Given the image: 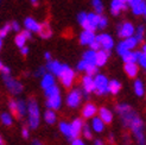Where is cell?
<instances>
[{
    "label": "cell",
    "mask_w": 146,
    "mask_h": 145,
    "mask_svg": "<svg viewBox=\"0 0 146 145\" xmlns=\"http://www.w3.org/2000/svg\"><path fill=\"white\" fill-rule=\"evenodd\" d=\"M116 111L121 115L123 124L132 128V131L135 134L139 145H145V137H144V132H143L144 125H143L141 119L138 117V114L135 112H133L132 108L128 105H119L116 107Z\"/></svg>",
    "instance_id": "obj_1"
},
{
    "label": "cell",
    "mask_w": 146,
    "mask_h": 145,
    "mask_svg": "<svg viewBox=\"0 0 146 145\" xmlns=\"http://www.w3.org/2000/svg\"><path fill=\"white\" fill-rule=\"evenodd\" d=\"M27 111H29V125L32 128H36L39 124V108L37 102L31 99L29 101V105L26 106Z\"/></svg>",
    "instance_id": "obj_2"
},
{
    "label": "cell",
    "mask_w": 146,
    "mask_h": 145,
    "mask_svg": "<svg viewBox=\"0 0 146 145\" xmlns=\"http://www.w3.org/2000/svg\"><path fill=\"white\" fill-rule=\"evenodd\" d=\"M61 77L62 80V83L64 87H67V88H69V87L72 84V81H74V77H75V74L74 71H72L68 66H64L62 67V70L60 72V75H58Z\"/></svg>",
    "instance_id": "obj_3"
},
{
    "label": "cell",
    "mask_w": 146,
    "mask_h": 145,
    "mask_svg": "<svg viewBox=\"0 0 146 145\" xmlns=\"http://www.w3.org/2000/svg\"><path fill=\"white\" fill-rule=\"evenodd\" d=\"M99 20H100V16L95 13H89L87 14V19L86 21L82 24V27L84 30H88V31H95L98 26H99Z\"/></svg>",
    "instance_id": "obj_4"
},
{
    "label": "cell",
    "mask_w": 146,
    "mask_h": 145,
    "mask_svg": "<svg viewBox=\"0 0 146 145\" xmlns=\"http://www.w3.org/2000/svg\"><path fill=\"white\" fill-rule=\"evenodd\" d=\"M94 84H95V90L99 95L106 94L108 92V80L105 75H98L94 78Z\"/></svg>",
    "instance_id": "obj_5"
},
{
    "label": "cell",
    "mask_w": 146,
    "mask_h": 145,
    "mask_svg": "<svg viewBox=\"0 0 146 145\" xmlns=\"http://www.w3.org/2000/svg\"><path fill=\"white\" fill-rule=\"evenodd\" d=\"M4 81H5V84L6 87L9 88L10 92H12L13 94H19L23 89V86H21L17 80L12 78L10 75H4Z\"/></svg>",
    "instance_id": "obj_6"
},
{
    "label": "cell",
    "mask_w": 146,
    "mask_h": 145,
    "mask_svg": "<svg viewBox=\"0 0 146 145\" xmlns=\"http://www.w3.org/2000/svg\"><path fill=\"white\" fill-rule=\"evenodd\" d=\"M95 41L99 42L100 47H102L105 50H107V51H109V50H111L113 48V45H114L113 38L109 35H100V36H96Z\"/></svg>",
    "instance_id": "obj_7"
},
{
    "label": "cell",
    "mask_w": 146,
    "mask_h": 145,
    "mask_svg": "<svg viewBox=\"0 0 146 145\" xmlns=\"http://www.w3.org/2000/svg\"><path fill=\"white\" fill-rule=\"evenodd\" d=\"M82 120L80 119H75L74 121L70 124V139H75V138H78L80 133L82 131Z\"/></svg>",
    "instance_id": "obj_8"
},
{
    "label": "cell",
    "mask_w": 146,
    "mask_h": 145,
    "mask_svg": "<svg viewBox=\"0 0 146 145\" xmlns=\"http://www.w3.org/2000/svg\"><path fill=\"white\" fill-rule=\"evenodd\" d=\"M81 99H82L81 93L78 90H72L67 98V105L69 107H72V108L77 107L80 105V102H81Z\"/></svg>",
    "instance_id": "obj_9"
},
{
    "label": "cell",
    "mask_w": 146,
    "mask_h": 145,
    "mask_svg": "<svg viewBox=\"0 0 146 145\" xmlns=\"http://www.w3.org/2000/svg\"><path fill=\"white\" fill-rule=\"evenodd\" d=\"M119 36L122 38H128L132 37L134 33V27L131 23H123L120 27H119Z\"/></svg>",
    "instance_id": "obj_10"
},
{
    "label": "cell",
    "mask_w": 146,
    "mask_h": 145,
    "mask_svg": "<svg viewBox=\"0 0 146 145\" xmlns=\"http://www.w3.org/2000/svg\"><path fill=\"white\" fill-rule=\"evenodd\" d=\"M94 41H95V35H94L93 31L84 30L80 36V42L83 45H90V43H93Z\"/></svg>",
    "instance_id": "obj_11"
},
{
    "label": "cell",
    "mask_w": 146,
    "mask_h": 145,
    "mask_svg": "<svg viewBox=\"0 0 146 145\" xmlns=\"http://www.w3.org/2000/svg\"><path fill=\"white\" fill-rule=\"evenodd\" d=\"M108 56H109V51L107 50H101V51L96 53L95 56V63H96V67H101V66H105L107 60H108Z\"/></svg>",
    "instance_id": "obj_12"
},
{
    "label": "cell",
    "mask_w": 146,
    "mask_h": 145,
    "mask_svg": "<svg viewBox=\"0 0 146 145\" xmlns=\"http://www.w3.org/2000/svg\"><path fill=\"white\" fill-rule=\"evenodd\" d=\"M25 27L27 31H32V32H39L40 30V24L37 23L35 19L32 18H26L25 19Z\"/></svg>",
    "instance_id": "obj_13"
},
{
    "label": "cell",
    "mask_w": 146,
    "mask_h": 145,
    "mask_svg": "<svg viewBox=\"0 0 146 145\" xmlns=\"http://www.w3.org/2000/svg\"><path fill=\"white\" fill-rule=\"evenodd\" d=\"M99 114H100V119L105 122V124H111L112 122V120H113V114H112V112L109 111V110H107L106 107H102L101 110H100V112H99Z\"/></svg>",
    "instance_id": "obj_14"
},
{
    "label": "cell",
    "mask_w": 146,
    "mask_h": 145,
    "mask_svg": "<svg viewBox=\"0 0 146 145\" xmlns=\"http://www.w3.org/2000/svg\"><path fill=\"white\" fill-rule=\"evenodd\" d=\"M98 112V108L96 106L94 105V104H87L84 107H83V111H82V114H83V117L84 118H92L94 117V115L96 114Z\"/></svg>",
    "instance_id": "obj_15"
},
{
    "label": "cell",
    "mask_w": 146,
    "mask_h": 145,
    "mask_svg": "<svg viewBox=\"0 0 146 145\" xmlns=\"http://www.w3.org/2000/svg\"><path fill=\"white\" fill-rule=\"evenodd\" d=\"M83 88L86 93H90L95 89V84H94V78L90 75H87L83 77Z\"/></svg>",
    "instance_id": "obj_16"
},
{
    "label": "cell",
    "mask_w": 146,
    "mask_h": 145,
    "mask_svg": "<svg viewBox=\"0 0 146 145\" xmlns=\"http://www.w3.org/2000/svg\"><path fill=\"white\" fill-rule=\"evenodd\" d=\"M62 67H63V64H61L60 62H57V61H50V62H48V66H46L48 70H50L52 74H55L57 76L60 75V72L62 70Z\"/></svg>",
    "instance_id": "obj_17"
},
{
    "label": "cell",
    "mask_w": 146,
    "mask_h": 145,
    "mask_svg": "<svg viewBox=\"0 0 146 145\" xmlns=\"http://www.w3.org/2000/svg\"><path fill=\"white\" fill-rule=\"evenodd\" d=\"M61 96L57 95V96H52V98H49L46 101V106L48 108H51V110H58L61 107Z\"/></svg>",
    "instance_id": "obj_18"
},
{
    "label": "cell",
    "mask_w": 146,
    "mask_h": 145,
    "mask_svg": "<svg viewBox=\"0 0 146 145\" xmlns=\"http://www.w3.org/2000/svg\"><path fill=\"white\" fill-rule=\"evenodd\" d=\"M111 9H112L111 10L112 13L114 14V16H116V14L120 13V11L126 10V4H123L122 1H120V0H113Z\"/></svg>",
    "instance_id": "obj_19"
},
{
    "label": "cell",
    "mask_w": 146,
    "mask_h": 145,
    "mask_svg": "<svg viewBox=\"0 0 146 145\" xmlns=\"http://www.w3.org/2000/svg\"><path fill=\"white\" fill-rule=\"evenodd\" d=\"M138 70H139V68H138L135 63H125V71L129 77L132 78L135 77L138 74Z\"/></svg>",
    "instance_id": "obj_20"
},
{
    "label": "cell",
    "mask_w": 146,
    "mask_h": 145,
    "mask_svg": "<svg viewBox=\"0 0 146 145\" xmlns=\"http://www.w3.org/2000/svg\"><path fill=\"white\" fill-rule=\"evenodd\" d=\"M95 56L96 53L94 50H89V51H86L83 55V61L86 62V64H90V66H96L95 63Z\"/></svg>",
    "instance_id": "obj_21"
},
{
    "label": "cell",
    "mask_w": 146,
    "mask_h": 145,
    "mask_svg": "<svg viewBox=\"0 0 146 145\" xmlns=\"http://www.w3.org/2000/svg\"><path fill=\"white\" fill-rule=\"evenodd\" d=\"M55 86V80H54V76L51 74H44L43 75V78H42V87L44 89H48L50 87Z\"/></svg>",
    "instance_id": "obj_22"
},
{
    "label": "cell",
    "mask_w": 146,
    "mask_h": 145,
    "mask_svg": "<svg viewBox=\"0 0 146 145\" xmlns=\"http://www.w3.org/2000/svg\"><path fill=\"white\" fill-rule=\"evenodd\" d=\"M138 56H139V53H133L129 50L122 55V59L125 63H135L138 61Z\"/></svg>",
    "instance_id": "obj_23"
},
{
    "label": "cell",
    "mask_w": 146,
    "mask_h": 145,
    "mask_svg": "<svg viewBox=\"0 0 146 145\" xmlns=\"http://www.w3.org/2000/svg\"><path fill=\"white\" fill-rule=\"evenodd\" d=\"M121 44L123 45V48H125L126 50L129 51V50H132V49H134L137 47L138 42H137V39L134 37H128V38H125L123 42H121Z\"/></svg>",
    "instance_id": "obj_24"
},
{
    "label": "cell",
    "mask_w": 146,
    "mask_h": 145,
    "mask_svg": "<svg viewBox=\"0 0 146 145\" xmlns=\"http://www.w3.org/2000/svg\"><path fill=\"white\" fill-rule=\"evenodd\" d=\"M92 126H93V130L95 132H102L104 128H105V122L102 121L100 118H94L93 122H92Z\"/></svg>",
    "instance_id": "obj_25"
},
{
    "label": "cell",
    "mask_w": 146,
    "mask_h": 145,
    "mask_svg": "<svg viewBox=\"0 0 146 145\" xmlns=\"http://www.w3.org/2000/svg\"><path fill=\"white\" fill-rule=\"evenodd\" d=\"M120 89H121V84H120L119 81H116V80H112L111 82H108V92H111L112 94L119 93Z\"/></svg>",
    "instance_id": "obj_26"
},
{
    "label": "cell",
    "mask_w": 146,
    "mask_h": 145,
    "mask_svg": "<svg viewBox=\"0 0 146 145\" xmlns=\"http://www.w3.org/2000/svg\"><path fill=\"white\" fill-rule=\"evenodd\" d=\"M39 35L42 36L43 38H49L50 36H51V30H50V27H49V25H48L46 23H44V24L40 25Z\"/></svg>",
    "instance_id": "obj_27"
},
{
    "label": "cell",
    "mask_w": 146,
    "mask_h": 145,
    "mask_svg": "<svg viewBox=\"0 0 146 145\" xmlns=\"http://www.w3.org/2000/svg\"><path fill=\"white\" fill-rule=\"evenodd\" d=\"M60 130L68 139H70V124H68V122H65V121H62L60 124Z\"/></svg>",
    "instance_id": "obj_28"
},
{
    "label": "cell",
    "mask_w": 146,
    "mask_h": 145,
    "mask_svg": "<svg viewBox=\"0 0 146 145\" xmlns=\"http://www.w3.org/2000/svg\"><path fill=\"white\" fill-rule=\"evenodd\" d=\"M134 90H135V94L138 96H143L144 95V84L140 80H137L134 82Z\"/></svg>",
    "instance_id": "obj_29"
},
{
    "label": "cell",
    "mask_w": 146,
    "mask_h": 145,
    "mask_svg": "<svg viewBox=\"0 0 146 145\" xmlns=\"http://www.w3.org/2000/svg\"><path fill=\"white\" fill-rule=\"evenodd\" d=\"M44 118H45V121L48 122V124H54V122L56 121V114L52 110H48L44 114Z\"/></svg>",
    "instance_id": "obj_30"
},
{
    "label": "cell",
    "mask_w": 146,
    "mask_h": 145,
    "mask_svg": "<svg viewBox=\"0 0 146 145\" xmlns=\"http://www.w3.org/2000/svg\"><path fill=\"white\" fill-rule=\"evenodd\" d=\"M45 95L49 98H52V96H57V95H60V89H58V87L56 86H52V87H50V88L45 89Z\"/></svg>",
    "instance_id": "obj_31"
},
{
    "label": "cell",
    "mask_w": 146,
    "mask_h": 145,
    "mask_svg": "<svg viewBox=\"0 0 146 145\" xmlns=\"http://www.w3.org/2000/svg\"><path fill=\"white\" fill-rule=\"evenodd\" d=\"M26 37L24 36V33L21 32V33H19L17 37H16V44L19 47V48H23L24 45H25V42H26Z\"/></svg>",
    "instance_id": "obj_32"
},
{
    "label": "cell",
    "mask_w": 146,
    "mask_h": 145,
    "mask_svg": "<svg viewBox=\"0 0 146 145\" xmlns=\"http://www.w3.org/2000/svg\"><path fill=\"white\" fill-rule=\"evenodd\" d=\"M132 10H133L134 14H145V12H146V10H145V1L143 0L139 5H138L137 7H134V9H132Z\"/></svg>",
    "instance_id": "obj_33"
},
{
    "label": "cell",
    "mask_w": 146,
    "mask_h": 145,
    "mask_svg": "<svg viewBox=\"0 0 146 145\" xmlns=\"http://www.w3.org/2000/svg\"><path fill=\"white\" fill-rule=\"evenodd\" d=\"M26 112V105L24 101H18L17 102V114H20V115H24Z\"/></svg>",
    "instance_id": "obj_34"
},
{
    "label": "cell",
    "mask_w": 146,
    "mask_h": 145,
    "mask_svg": "<svg viewBox=\"0 0 146 145\" xmlns=\"http://www.w3.org/2000/svg\"><path fill=\"white\" fill-rule=\"evenodd\" d=\"M93 6H94V9H95L96 14L102 13V10H104V6H102V3L100 1V0H93Z\"/></svg>",
    "instance_id": "obj_35"
},
{
    "label": "cell",
    "mask_w": 146,
    "mask_h": 145,
    "mask_svg": "<svg viewBox=\"0 0 146 145\" xmlns=\"http://www.w3.org/2000/svg\"><path fill=\"white\" fill-rule=\"evenodd\" d=\"M1 121H3L4 125L10 126L12 124V117H11L10 114H7V113H3L1 114Z\"/></svg>",
    "instance_id": "obj_36"
},
{
    "label": "cell",
    "mask_w": 146,
    "mask_h": 145,
    "mask_svg": "<svg viewBox=\"0 0 146 145\" xmlns=\"http://www.w3.org/2000/svg\"><path fill=\"white\" fill-rule=\"evenodd\" d=\"M137 42H141L143 38H144V27L143 26H139L138 27V30H137V33H135V37Z\"/></svg>",
    "instance_id": "obj_37"
},
{
    "label": "cell",
    "mask_w": 146,
    "mask_h": 145,
    "mask_svg": "<svg viewBox=\"0 0 146 145\" xmlns=\"http://www.w3.org/2000/svg\"><path fill=\"white\" fill-rule=\"evenodd\" d=\"M88 75H93V74H95V72L98 71V67L96 66H90V64H87L86 66V70H84Z\"/></svg>",
    "instance_id": "obj_38"
},
{
    "label": "cell",
    "mask_w": 146,
    "mask_h": 145,
    "mask_svg": "<svg viewBox=\"0 0 146 145\" xmlns=\"http://www.w3.org/2000/svg\"><path fill=\"white\" fill-rule=\"evenodd\" d=\"M138 62L140 63V66L143 68L146 67V54L143 51V53H139V56H138Z\"/></svg>",
    "instance_id": "obj_39"
},
{
    "label": "cell",
    "mask_w": 146,
    "mask_h": 145,
    "mask_svg": "<svg viewBox=\"0 0 146 145\" xmlns=\"http://www.w3.org/2000/svg\"><path fill=\"white\" fill-rule=\"evenodd\" d=\"M82 131H83V134L87 139H92V131L88 125H83L82 126Z\"/></svg>",
    "instance_id": "obj_40"
},
{
    "label": "cell",
    "mask_w": 146,
    "mask_h": 145,
    "mask_svg": "<svg viewBox=\"0 0 146 145\" xmlns=\"http://www.w3.org/2000/svg\"><path fill=\"white\" fill-rule=\"evenodd\" d=\"M11 30V25L10 24H6L1 30H0V38H3V37H5V36L7 35V32H9Z\"/></svg>",
    "instance_id": "obj_41"
},
{
    "label": "cell",
    "mask_w": 146,
    "mask_h": 145,
    "mask_svg": "<svg viewBox=\"0 0 146 145\" xmlns=\"http://www.w3.org/2000/svg\"><path fill=\"white\" fill-rule=\"evenodd\" d=\"M107 26V18L106 17H100V20H99V26L100 29H105Z\"/></svg>",
    "instance_id": "obj_42"
},
{
    "label": "cell",
    "mask_w": 146,
    "mask_h": 145,
    "mask_svg": "<svg viewBox=\"0 0 146 145\" xmlns=\"http://www.w3.org/2000/svg\"><path fill=\"white\" fill-rule=\"evenodd\" d=\"M86 19H87V14L84 13V12H81V13H80L78 14V17H77V20H78V23L80 24H83L84 23V21H86Z\"/></svg>",
    "instance_id": "obj_43"
},
{
    "label": "cell",
    "mask_w": 146,
    "mask_h": 145,
    "mask_svg": "<svg viewBox=\"0 0 146 145\" xmlns=\"http://www.w3.org/2000/svg\"><path fill=\"white\" fill-rule=\"evenodd\" d=\"M141 1H143V0H129L128 4H129V6L132 7V9H134V7H137Z\"/></svg>",
    "instance_id": "obj_44"
},
{
    "label": "cell",
    "mask_w": 146,
    "mask_h": 145,
    "mask_svg": "<svg viewBox=\"0 0 146 145\" xmlns=\"http://www.w3.org/2000/svg\"><path fill=\"white\" fill-rule=\"evenodd\" d=\"M10 108H11V111L14 114H17V102H16V101H11V102H10Z\"/></svg>",
    "instance_id": "obj_45"
},
{
    "label": "cell",
    "mask_w": 146,
    "mask_h": 145,
    "mask_svg": "<svg viewBox=\"0 0 146 145\" xmlns=\"http://www.w3.org/2000/svg\"><path fill=\"white\" fill-rule=\"evenodd\" d=\"M86 66H87L86 62L82 60V61H80V62H78V64H77V69H78V70H81V71H83V70H86Z\"/></svg>",
    "instance_id": "obj_46"
},
{
    "label": "cell",
    "mask_w": 146,
    "mask_h": 145,
    "mask_svg": "<svg viewBox=\"0 0 146 145\" xmlns=\"http://www.w3.org/2000/svg\"><path fill=\"white\" fill-rule=\"evenodd\" d=\"M90 48H92V50H94V51H98V50H99V48H100L99 42L94 41L93 43H90Z\"/></svg>",
    "instance_id": "obj_47"
},
{
    "label": "cell",
    "mask_w": 146,
    "mask_h": 145,
    "mask_svg": "<svg viewBox=\"0 0 146 145\" xmlns=\"http://www.w3.org/2000/svg\"><path fill=\"white\" fill-rule=\"evenodd\" d=\"M71 145H86V144L83 143V140H82V139H80V138H75V139H72Z\"/></svg>",
    "instance_id": "obj_48"
},
{
    "label": "cell",
    "mask_w": 146,
    "mask_h": 145,
    "mask_svg": "<svg viewBox=\"0 0 146 145\" xmlns=\"http://www.w3.org/2000/svg\"><path fill=\"white\" fill-rule=\"evenodd\" d=\"M45 74V71H44V68H39L37 71H36V76H43Z\"/></svg>",
    "instance_id": "obj_49"
},
{
    "label": "cell",
    "mask_w": 146,
    "mask_h": 145,
    "mask_svg": "<svg viewBox=\"0 0 146 145\" xmlns=\"http://www.w3.org/2000/svg\"><path fill=\"white\" fill-rule=\"evenodd\" d=\"M11 27L13 29L14 31H19V24L17 23V21H13L12 25H11Z\"/></svg>",
    "instance_id": "obj_50"
},
{
    "label": "cell",
    "mask_w": 146,
    "mask_h": 145,
    "mask_svg": "<svg viewBox=\"0 0 146 145\" xmlns=\"http://www.w3.org/2000/svg\"><path fill=\"white\" fill-rule=\"evenodd\" d=\"M21 134H23L24 138H27V137H29V131H27V128H23V131H21Z\"/></svg>",
    "instance_id": "obj_51"
},
{
    "label": "cell",
    "mask_w": 146,
    "mask_h": 145,
    "mask_svg": "<svg viewBox=\"0 0 146 145\" xmlns=\"http://www.w3.org/2000/svg\"><path fill=\"white\" fill-rule=\"evenodd\" d=\"M20 49H21V54H23V55H27L29 54V48L23 47V48H20Z\"/></svg>",
    "instance_id": "obj_52"
},
{
    "label": "cell",
    "mask_w": 146,
    "mask_h": 145,
    "mask_svg": "<svg viewBox=\"0 0 146 145\" xmlns=\"http://www.w3.org/2000/svg\"><path fill=\"white\" fill-rule=\"evenodd\" d=\"M23 33H24V36H25L26 38H30V37H31V32H30V31H27V30H26V31H24Z\"/></svg>",
    "instance_id": "obj_53"
},
{
    "label": "cell",
    "mask_w": 146,
    "mask_h": 145,
    "mask_svg": "<svg viewBox=\"0 0 146 145\" xmlns=\"http://www.w3.org/2000/svg\"><path fill=\"white\" fill-rule=\"evenodd\" d=\"M44 57H45V59H46V60H50V59H51V55H50L49 53H46V54L44 55Z\"/></svg>",
    "instance_id": "obj_54"
},
{
    "label": "cell",
    "mask_w": 146,
    "mask_h": 145,
    "mask_svg": "<svg viewBox=\"0 0 146 145\" xmlns=\"http://www.w3.org/2000/svg\"><path fill=\"white\" fill-rule=\"evenodd\" d=\"M95 145H102V142L101 140H95V143H94Z\"/></svg>",
    "instance_id": "obj_55"
},
{
    "label": "cell",
    "mask_w": 146,
    "mask_h": 145,
    "mask_svg": "<svg viewBox=\"0 0 146 145\" xmlns=\"http://www.w3.org/2000/svg\"><path fill=\"white\" fill-rule=\"evenodd\" d=\"M4 67H5V66L1 63V61H0V70H3V69H4Z\"/></svg>",
    "instance_id": "obj_56"
},
{
    "label": "cell",
    "mask_w": 146,
    "mask_h": 145,
    "mask_svg": "<svg viewBox=\"0 0 146 145\" xmlns=\"http://www.w3.org/2000/svg\"><path fill=\"white\" fill-rule=\"evenodd\" d=\"M120 1H122L123 4H128V1H129V0H120Z\"/></svg>",
    "instance_id": "obj_57"
},
{
    "label": "cell",
    "mask_w": 146,
    "mask_h": 145,
    "mask_svg": "<svg viewBox=\"0 0 146 145\" xmlns=\"http://www.w3.org/2000/svg\"><path fill=\"white\" fill-rule=\"evenodd\" d=\"M33 145H42V144H40L39 142H35V143H33Z\"/></svg>",
    "instance_id": "obj_58"
},
{
    "label": "cell",
    "mask_w": 146,
    "mask_h": 145,
    "mask_svg": "<svg viewBox=\"0 0 146 145\" xmlns=\"http://www.w3.org/2000/svg\"><path fill=\"white\" fill-rule=\"evenodd\" d=\"M1 45H3V39L0 38V49H1Z\"/></svg>",
    "instance_id": "obj_59"
},
{
    "label": "cell",
    "mask_w": 146,
    "mask_h": 145,
    "mask_svg": "<svg viewBox=\"0 0 146 145\" xmlns=\"http://www.w3.org/2000/svg\"><path fill=\"white\" fill-rule=\"evenodd\" d=\"M3 143H4V142H3V139H1V137H0V145H3Z\"/></svg>",
    "instance_id": "obj_60"
},
{
    "label": "cell",
    "mask_w": 146,
    "mask_h": 145,
    "mask_svg": "<svg viewBox=\"0 0 146 145\" xmlns=\"http://www.w3.org/2000/svg\"><path fill=\"white\" fill-rule=\"evenodd\" d=\"M32 1H33V3H36V1H37V0H32Z\"/></svg>",
    "instance_id": "obj_61"
}]
</instances>
